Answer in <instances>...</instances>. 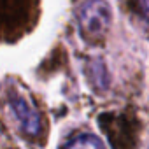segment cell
<instances>
[{
    "instance_id": "obj_1",
    "label": "cell",
    "mask_w": 149,
    "mask_h": 149,
    "mask_svg": "<svg viewBox=\"0 0 149 149\" xmlns=\"http://www.w3.org/2000/svg\"><path fill=\"white\" fill-rule=\"evenodd\" d=\"M77 21L84 37L98 40L105 35L111 25V6L100 0L83 2L77 9Z\"/></svg>"
},
{
    "instance_id": "obj_5",
    "label": "cell",
    "mask_w": 149,
    "mask_h": 149,
    "mask_svg": "<svg viewBox=\"0 0 149 149\" xmlns=\"http://www.w3.org/2000/svg\"><path fill=\"white\" fill-rule=\"evenodd\" d=\"M137 9H139V13H140V16L146 19V21H149V2H139L137 6H135Z\"/></svg>"
},
{
    "instance_id": "obj_2",
    "label": "cell",
    "mask_w": 149,
    "mask_h": 149,
    "mask_svg": "<svg viewBox=\"0 0 149 149\" xmlns=\"http://www.w3.org/2000/svg\"><path fill=\"white\" fill-rule=\"evenodd\" d=\"M9 105L11 111L16 118V121L19 123V128L26 133V135H39L40 132V118L37 114V111L21 97L13 95L9 98Z\"/></svg>"
},
{
    "instance_id": "obj_4",
    "label": "cell",
    "mask_w": 149,
    "mask_h": 149,
    "mask_svg": "<svg viewBox=\"0 0 149 149\" xmlns=\"http://www.w3.org/2000/svg\"><path fill=\"white\" fill-rule=\"evenodd\" d=\"M60 149H105V146L93 133H77L68 139Z\"/></svg>"
},
{
    "instance_id": "obj_3",
    "label": "cell",
    "mask_w": 149,
    "mask_h": 149,
    "mask_svg": "<svg viewBox=\"0 0 149 149\" xmlns=\"http://www.w3.org/2000/svg\"><path fill=\"white\" fill-rule=\"evenodd\" d=\"M86 74H88V79L90 83L97 88V90H105L107 83H109V76H107V70L105 65L100 58H93L88 61L86 65Z\"/></svg>"
}]
</instances>
